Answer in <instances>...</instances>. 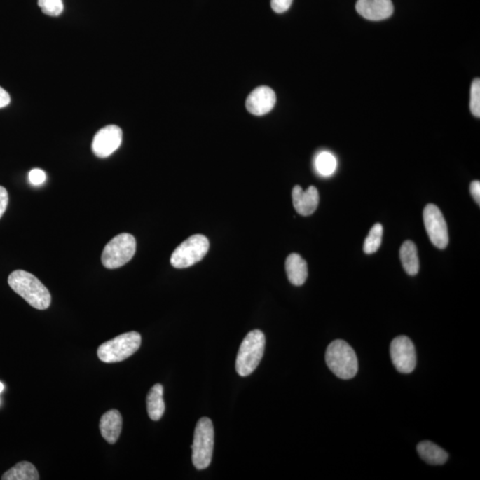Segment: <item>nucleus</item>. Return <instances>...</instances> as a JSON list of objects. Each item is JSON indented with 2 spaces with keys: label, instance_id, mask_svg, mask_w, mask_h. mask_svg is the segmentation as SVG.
I'll use <instances>...</instances> for the list:
<instances>
[{
  "label": "nucleus",
  "instance_id": "obj_7",
  "mask_svg": "<svg viewBox=\"0 0 480 480\" xmlns=\"http://www.w3.org/2000/svg\"><path fill=\"white\" fill-rule=\"evenodd\" d=\"M208 249L210 241L207 238L201 234L193 235L184 241L172 254V266L177 269H185L194 266L206 256Z\"/></svg>",
  "mask_w": 480,
  "mask_h": 480
},
{
  "label": "nucleus",
  "instance_id": "obj_23",
  "mask_svg": "<svg viewBox=\"0 0 480 480\" xmlns=\"http://www.w3.org/2000/svg\"><path fill=\"white\" fill-rule=\"evenodd\" d=\"M471 111L476 118L480 117V81L474 79L472 82L471 90Z\"/></svg>",
  "mask_w": 480,
  "mask_h": 480
},
{
  "label": "nucleus",
  "instance_id": "obj_28",
  "mask_svg": "<svg viewBox=\"0 0 480 480\" xmlns=\"http://www.w3.org/2000/svg\"><path fill=\"white\" fill-rule=\"evenodd\" d=\"M11 102V98L4 88L0 87V109L6 107Z\"/></svg>",
  "mask_w": 480,
  "mask_h": 480
},
{
  "label": "nucleus",
  "instance_id": "obj_16",
  "mask_svg": "<svg viewBox=\"0 0 480 480\" xmlns=\"http://www.w3.org/2000/svg\"><path fill=\"white\" fill-rule=\"evenodd\" d=\"M417 452L423 461L432 465H442L448 459V453L445 450L428 440L418 444Z\"/></svg>",
  "mask_w": 480,
  "mask_h": 480
},
{
  "label": "nucleus",
  "instance_id": "obj_8",
  "mask_svg": "<svg viewBox=\"0 0 480 480\" xmlns=\"http://www.w3.org/2000/svg\"><path fill=\"white\" fill-rule=\"evenodd\" d=\"M423 221L432 243L439 249H445L449 242L448 224L436 205H427L423 210Z\"/></svg>",
  "mask_w": 480,
  "mask_h": 480
},
{
  "label": "nucleus",
  "instance_id": "obj_17",
  "mask_svg": "<svg viewBox=\"0 0 480 480\" xmlns=\"http://www.w3.org/2000/svg\"><path fill=\"white\" fill-rule=\"evenodd\" d=\"M163 386L160 383L155 384L147 395L148 415L153 421H158L165 413V402L163 399Z\"/></svg>",
  "mask_w": 480,
  "mask_h": 480
},
{
  "label": "nucleus",
  "instance_id": "obj_19",
  "mask_svg": "<svg viewBox=\"0 0 480 480\" xmlns=\"http://www.w3.org/2000/svg\"><path fill=\"white\" fill-rule=\"evenodd\" d=\"M2 480H39L38 469L32 463L21 462L8 469L1 476Z\"/></svg>",
  "mask_w": 480,
  "mask_h": 480
},
{
  "label": "nucleus",
  "instance_id": "obj_18",
  "mask_svg": "<svg viewBox=\"0 0 480 480\" xmlns=\"http://www.w3.org/2000/svg\"><path fill=\"white\" fill-rule=\"evenodd\" d=\"M400 260H402L404 270L410 276H415L418 273L420 263L418 252L416 244L412 241L406 240L403 243L399 251Z\"/></svg>",
  "mask_w": 480,
  "mask_h": 480
},
{
  "label": "nucleus",
  "instance_id": "obj_4",
  "mask_svg": "<svg viewBox=\"0 0 480 480\" xmlns=\"http://www.w3.org/2000/svg\"><path fill=\"white\" fill-rule=\"evenodd\" d=\"M142 343L141 334L137 332L122 334L114 339L102 343L98 348L97 355L104 363L123 362L137 352Z\"/></svg>",
  "mask_w": 480,
  "mask_h": 480
},
{
  "label": "nucleus",
  "instance_id": "obj_2",
  "mask_svg": "<svg viewBox=\"0 0 480 480\" xmlns=\"http://www.w3.org/2000/svg\"><path fill=\"white\" fill-rule=\"evenodd\" d=\"M326 362L329 369L338 378L352 379L359 370L355 352L345 341L336 340L327 347Z\"/></svg>",
  "mask_w": 480,
  "mask_h": 480
},
{
  "label": "nucleus",
  "instance_id": "obj_14",
  "mask_svg": "<svg viewBox=\"0 0 480 480\" xmlns=\"http://www.w3.org/2000/svg\"><path fill=\"white\" fill-rule=\"evenodd\" d=\"M122 416L118 410L112 409L102 416L100 430L102 438L110 444H114L121 436Z\"/></svg>",
  "mask_w": 480,
  "mask_h": 480
},
{
  "label": "nucleus",
  "instance_id": "obj_13",
  "mask_svg": "<svg viewBox=\"0 0 480 480\" xmlns=\"http://www.w3.org/2000/svg\"><path fill=\"white\" fill-rule=\"evenodd\" d=\"M292 198L297 213L303 217L313 214L319 206V191L314 186H310L304 191L299 185H296L293 188Z\"/></svg>",
  "mask_w": 480,
  "mask_h": 480
},
{
  "label": "nucleus",
  "instance_id": "obj_15",
  "mask_svg": "<svg viewBox=\"0 0 480 480\" xmlns=\"http://www.w3.org/2000/svg\"><path fill=\"white\" fill-rule=\"evenodd\" d=\"M286 271L288 280L294 286H302L308 277L306 261L298 254H291L286 260Z\"/></svg>",
  "mask_w": 480,
  "mask_h": 480
},
{
  "label": "nucleus",
  "instance_id": "obj_6",
  "mask_svg": "<svg viewBox=\"0 0 480 480\" xmlns=\"http://www.w3.org/2000/svg\"><path fill=\"white\" fill-rule=\"evenodd\" d=\"M137 240L133 235L121 233L106 245L102 254V263L107 269H118L134 257Z\"/></svg>",
  "mask_w": 480,
  "mask_h": 480
},
{
  "label": "nucleus",
  "instance_id": "obj_5",
  "mask_svg": "<svg viewBox=\"0 0 480 480\" xmlns=\"http://www.w3.org/2000/svg\"><path fill=\"white\" fill-rule=\"evenodd\" d=\"M214 432L213 423L207 417L198 422L192 444V462L198 469H207L213 456Z\"/></svg>",
  "mask_w": 480,
  "mask_h": 480
},
{
  "label": "nucleus",
  "instance_id": "obj_29",
  "mask_svg": "<svg viewBox=\"0 0 480 480\" xmlns=\"http://www.w3.org/2000/svg\"><path fill=\"white\" fill-rule=\"evenodd\" d=\"M3 390H4V384L0 383V393L3 392Z\"/></svg>",
  "mask_w": 480,
  "mask_h": 480
},
{
  "label": "nucleus",
  "instance_id": "obj_22",
  "mask_svg": "<svg viewBox=\"0 0 480 480\" xmlns=\"http://www.w3.org/2000/svg\"><path fill=\"white\" fill-rule=\"evenodd\" d=\"M39 8L45 15L56 18L64 11L62 0H38Z\"/></svg>",
  "mask_w": 480,
  "mask_h": 480
},
{
  "label": "nucleus",
  "instance_id": "obj_12",
  "mask_svg": "<svg viewBox=\"0 0 480 480\" xmlns=\"http://www.w3.org/2000/svg\"><path fill=\"white\" fill-rule=\"evenodd\" d=\"M356 10L362 18L370 21H383L392 16V0H357Z\"/></svg>",
  "mask_w": 480,
  "mask_h": 480
},
{
  "label": "nucleus",
  "instance_id": "obj_25",
  "mask_svg": "<svg viewBox=\"0 0 480 480\" xmlns=\"http://www.w3.org/2000/svg\"><path fill=\"white\" fill-rule=\"evenodd\" d=\"M292 2L293 0H271L270 4L274 12L282 14L290 8Z\"/></svg>",
  "mask_w": 480,
  "mask_h": 480
},
{
  "label": "nucleus",
  "instance_id": "obj_20",
  "mask_svg": "<svg viewBox=\"0 0 480 480\" xmlns=\"http://www.w3.org/2000/svg\"><path fill=\"white\" fill-rule=\"evenodd\" d=\"M315 165L320 174L330 177L336 170V158L330 152L322 151L317 156Z\"/></svg>",
  "mask_w": 480,
  "mask_h": 480
},
{
  "label": "nucleus",
  "instance_id": "obj_3",
  "mask_svg": "<svg viewBox=\"0 0 480 480\" xmlns=\"http://www.w3.org/2000/svg\"><path fill=\"white\" fill-rule=\"evenodd\" d=\"M266 349V336L261 330H253L247 334L238 350L236 370L240 376H250L259 366Z\"/></svg>",
  "mask_w": 480,
  "mask_h": 480
},
{
  "label": "nucleus",
  "instance_id": "obj_27",
  "mask_svg": "<svg viewBox=\"0 0 480 480\" xmlns=\"http://www.w3.org/2000/svg\"><path fill=\"white\" fill-rule=\"evenodd\" d=\"M469 191L472 197L474 198L475 201L478 205L480 204V183L479 181H473L471 187H469Z\"/></svg>",
  "mask_w": 480,
  "mask_h": 480
},
{
  "label": "nucleus",
  "instance_id": "obj_9",
  "mask_svg": "<svg viewBox=\"0 0 480 480\" xmlns=\"http://www.w3.org/2000/svg\"><path fill=\"white\" fill-rule=\"evenodd\" d=\"M390 357L399 373H410L416 369V348L407 336H398L392 341L390 344Z\"/></svg>",
  "mask_w": 480,
  "mask_h": 480
},
{
  "label": "nucleus",
  "instance_id": "obj_10",
  "mask_svg": "<svg viewBox=\"0 0 480 480\" xmlns=\"http://www.w3.org/2000/svg\"><path fill=\"white\" fill-rule=\"evenodd\" d=\"M122 130L118 125H107L99 130L92 142V151L96 157L105 158L118 150L122 142Z\"/></svg>",
  "mask_w": 480,
  "mask_h": 480
},
{
  "label": "nucleus",
  "instance_id": "obj_26",
  "mask_svg": "<svg viewBox=\"0 0 480 480\" xmlns=\"http://www.w3.org/2000/svg\"><path fill=\"white\" fill-rule=\"evenodd\" d=\"M8 193L6 188L0 186V218L5 214L8 205Z\"/></svg>",
  "mask_w": 480,
  "mask_h": 480
},
{
  "label": "nucleus",
  "instance_id": "obj_24",
  "mask_svg": "<svg viewBox=\"0 0 480 480\" xmlns=\"http://www.w3.org/2000/svg\"><path fill=\"white\" fill-rule=\"evenodd\" d=\"M29 180L34 186H39V185L45 183L46 174L44 171L39 170V168H35V170H32L29 172Z\"/></svg>",
  "mask_w": 480,
  "mask_h": 480
},
{
  "label": "nucleus",
  "instance_id": "obj_11",
  "mask_svg": "<svg viewBox=\"0 0 480 480\" xmlns=\"http://www.w3.org/2000/svg\"><path fill=\"white\" fill-rule=\"evenodd\" d=\"M276 94L270 88L259 87L247 96L246 107L250 114L263 116L273 110L276 104Z\"/></svg>",
  "mask_w": 480,
  "mask_h": 480
},
{
  "label": "nucleus",
  "instance_id": "obj_21",
  "mask_svg": "<svg viewBox=\"0 0 480 480\" xmlns=\"http://www.w3.org/2000/svg\"><path fill=\"white\" fill-rule=\"evenodd\" d=\"M383 228L382 224H376L370 230L369 236L364 243V252L366 254L376 253L379 250L383 240Z\"/></svg>",
  "mask_w": 480,
  "mask_h": 480
},
{
  "label": "nucleus",
  "instance_id": "obj_1",
  "mask_svg": "<svg viewBox=\"0 0 480 480\" xmlns=\"http://www.w3.org/2000/svg\"><path fill=\"white\" fill-rule=\"evenodd\" d=\"M8 284L35 309L46 310L50 306V293L34 275L22 270L13 271L8 277Z\"/></svg>",
  "mask_w": 480,
  "mask_h": 480
}]
</instances>
